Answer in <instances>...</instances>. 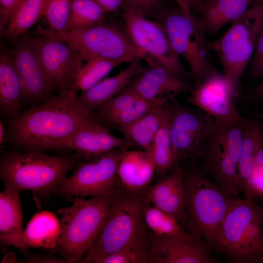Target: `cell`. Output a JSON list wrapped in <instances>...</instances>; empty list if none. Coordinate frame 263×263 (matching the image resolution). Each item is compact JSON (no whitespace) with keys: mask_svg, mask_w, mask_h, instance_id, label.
Instances as JSON below:
<instances>
[{"mask_svg":"<svg viewBox=\"0 0 263 263\" xmlns=\"http://www.w3.org/2000/svg\"><path fill=\"white\" fill-rule=\"evenodd\" d=\"M71 89L6 118V142L22 151L53 150L55 145L95 116L80 103Z\"/></svg>","mask_w":263,"mask_h":263,"instance_id":"obj_1","label":"cell"},{"mask_svg":"<svg viewBox=\"0 0 263 263\" xmlns=\"http://www.w3.org/2000/svg\"><path fill=\"white\" fill-rule=\"evenodd\" d=\"M85 161L79 154L56 156L43 151L1 150L0 177L4 186L48 199L68 173Z\"/></svg>","mask_w":263,"mask_h":263,"instance_id":"obj_2","label":"cell"},{"mask_svg":"<svg viewBox=\"0 0 263 263\" xmlns=\"http://www.w3.org/2000/svg\"><path fill=\"white\" fill-rule=\"evenodd\" d=\"M146 200L145 191L131 192L122 188L112 199L95 242L81 263H97L125 246L149 244L150 231L143 214Z\"/></svg>","mask_w":263,"mask_h":263,"instance_id":"obj_3","label":"cell"},{"mask_svg":"<svg viewBox=\"0 0 263 263\" xmlns=\"http://www.w3.org/2000/svg\"><path fill=\"white\" fill-rule=\"evenodd\" d=\"M184 218L188 232L219 252L222 225L231 199L198 168L183 169Z\"/></svg>","mask_w":263,"mask_h":263,"instance_id":"obj_4","label":"cell"},{"mask_svg":"<svg viewBox=\"0 0 263 263\" xmlns=\"http://www.w3.org/2000/svg\"><path fill=\"white\" fill-rule=\"evenodd\" d=\"M111 200L75 197L71 206L59 208L61 232L52 252L57 253L67 263H81L95 242Z\"/></svg>","mask_w":263,"mask_h":263,"instance_id":"obj_5","label":"cell"},{"mask_svg":"<svg viewBox=\"0 0 263 263\" xmlns=\"http://www.w3.org/2000/svg\"><path fill=\"white\" fill-rule=\"evenodd\" d=\"M263 24V3H260L249 8L211 44L223 75L237 94Z\"/></svg>","mask_w":263,"mask_h":263,"instance_id":"obj_6","label":"cell"},{"mask_svg":"<svg viewBox=\"0 0 263 263\" xmlns=\"http://www.w3.org/2000/svg\"><path fill=\"white\" fill-rule=\"evenodd\" d=\"M125 150H114L81 162L53 194L70 201L75 197L113 199L122 188L117 170Z\"/></svg>","mask_w":263,"mask_h":263,"instance_id":"obj_7","label":"cell"},{"mask_svg":"<svg viewBox=\"0 0 263 263\" xmlns=\"http://www.w3.org/2000/svg\"><path fill=\"white\" fill-rule=\"evenodd\" d=\"M160 14V23L173 49L186 61L195 81L214 71L208 58L210 45L198 19L180 7Z\"/></svg>","mask_w":263,"mask_h":263,"instance_id":"obj_8","label":"cell"},{"mask_svg":"<svg viewBox=\"0 0 263 263\" xmlns=\"http://www.w3.org/2000/svg\"><path fill=\"white\" fill-rule=\"evenodd\" d=\"M55 34L75 47L84 61L99 57L129 64L144 58L125 28L104 21L85 29Z\"/></svg>","mask_w":263,"mask_h":263,"instance_id":"obj_9","label":"cell"},{"mask_svg":"<svg viewBox=\"0 0 263 263\" xmlns=\"http://www.w3.org/2000/svg\"><path fill=\"white\" fill-rule=\"evenodd\" d=\"M169 129L176 167L186 161L199 160L218 126L199 108H191L170 98Z\"/></svg>","mask_w":263,"mask_h":263,"instance_id":"obj_10","label":"cell"},{"mask_svg":"<svg viewBox=\"0 0 263 263\" xmlns=\"http://www.w3.org/2000/svg\"><path fill=\"white\" fill-rule=\"evenodd\" d=\"M123 8L125 28L144 57L150 56L179 76L187 79L192 77L173 49L162 24L149 19L132 6L125 4Z\"/></svg>","mask_w":263,"mask_h":263,"instance_id":"obj_11","label":"cell"},{"mask_svg":"<svg viewBox=\"0 0 263 263\" xmlns=\"http://www.w3.org/2000/svg\"><path fill=\"white\" fill-rule=\"evenodd\" d=\"M9 53L21 82L24 104L29 108L53 96L52 80L42 62L36 38L17 40Z\"/></svg>","mask_w":263,"mask_h":263,"instance_id":"obj_12","label":"cell"},{"mask_svg":"<svg viewBox=\"0 0 263 263\" xmlns=\"http://www.w3.org/2000/svg\"><path fill=\"white\" fill-rule=\"evenodd\" d=\"M189 93L188 102L209 115L218 126L243 118L234 102L238 94L223 74L215 70L195 81Z\"/></svg>","mask_w":263,"mask_h":263,"instance_id":"obj_13","label":"cell"},{"mask_svg":"<svg viewBox=\"0 0 263 263\" xmlns=\"http://www.w3.org/2000/svg\"><path fill=\"white\" fill-rule=\"evenodd\" d=\"M36 38L39 55L57 93L75 88L77 71L84 60L73 45L50 30H38Z\"/></svg>","mask_w":263,"mask_h":263,"instance_id":"obj_14","label":"cell"},{"mask_svg":"<svg viewBox=\"0 0 263 263\" xmlns=\"http://www.w3.org/2000/svg\"><path fill=\"white\" fill-rule=\"evenodd\" d=\"M150 263H212L210 248L190 232L184 237H166L150 231Z\"/></svg>","mask_w":263,"mask_h":263,"instance_id":"obj_15","label":"cell"},{"mask_svg":"<svg viewBox=\"0 0 263 263\" xmlns=\"http://www.w3.org/2000/svg\"><path fill=\"white\" fill-rule=\"evenodd\" d=\"M147 66L137 73L127 87L136 93L141 97L153 100L177 95L189 92L192 85L187 78L179 76L158 63L149 56H146Z\"/></svg>","mask_w":263,"mask_h":263,"instance_id":"obj_16","label":"cell"},{"mask_svg":"<svg viewBox=\"0 0 263 263\" xmlns=\"http://www.w3.org/2000/svg\"><path fill=\"white\" fill-rule=\"evenodd\" d=\"M130 146L123 137L111 134L108 127L95 117L57 143L53 150H73L88 160L105 152Z\"/></svg>","mask_w":263,"mask_h":263,"instance_id":"obj_17","label":"cell"},{"mask_svg":"<svg viewBox=\"0 0 263 263\" xmlns=\"http://www.w3.org/2000/svg\"><path fill=\"white\" fill-rule=\"evenodd\" d=\"M253 202L238 198L231 199L221 228L219 252L230 263H241L246 228L262 211Z\"/></svg>","mask_w":263,"mask_h":263,"instance_id":"obj_18","label":"cell"},{"mask_svg":"<svg viewBox=\"0 0 263 263\" xmlns=\"http://www.w3.org/2000/svg\"><path fill=\"white\" fill-rule=\"evenodd\" d=\"M199 161V169L211 177L226 196L230 199L238 198L241 192L237 183V164L231 158L215 132Z\"/></svg>","mask_w":263,"mask_h":263,"instance_id":"obj_19","label":"cell"},{"mask_svg":"<svg viewBox=\"0 0 263 263\" xmlns=\"http://www.w3.org/2000/svg\"><path fill=\"white\" fill-rule=\"evenodd\" d=\"M183 174L182 167L176 166L155 184L150 185L145 191L147 200L178 222L184 218Z\"/></svg>","mask_w":263,"mask_h":263,"instance_id":"obj_20","label":"cell"},{"mask_svg":"<svg viewBox=\"0 0 263 263\" xmlns=\"http://www.w3.org/2000/svg\"><path fill=\"white\" fill-rule=\"evenodd\" d=\"M19 191L4 186L0 192V243L2 247H14L25 257L30 253L22 239L23 213Z\"/></svg>","mask_w":263,"mask_h":263,"instance_id":"obj_21","label":"cell"},{"mask_svg":"<svg viewBox=\"0 0 263 263\" xmlns=\"http://www.w3.org/2000/svg\"><path fill=\"white\" fill-rule=\"evenodd\" d=\"M154 173L155 165L149 150L124 151L117 170L121 188L131 192L145 191Z\"/></svg>","mask_w":263,"mask_h":263,"instance_id":"obj_22","label":"cell"},{"mask_svg":"<svg viewBox=\"0 0 263 263\" xmlns=\"http://www.w3.org/2000/svg\"><path fill=\"white\" fill-rule=\"evenodd\" d=\"M258 118L246 119L243 142L237 166V183L246 200L254 198L252 178L257 151L263 143V128Z\"/></svg>","mask_w":263,"mask_h":263,"instance_id":"obj_23","label":"cell"},{"mask_svg":"<svg viewBox=\"0 0 263 263\" xmlns=\"http://www.w3.org/2000/svg\"><path fill=\"white\" fill-rule=\"evenodd\" d=\"M170 98L133 122L119 128L123 137L130 148L147 150L150 147L157 132L170 113Z\"/></svg>","mask_w":263,"mask_h":263,"instance_id":"obj_24","label":"cell"},{"mask_svg":"<svg viewBox=\"0 0 263 263\" xmlns=\"http://www.w3.org/2000/svg\"><path fill=\"white\" fill-rule=\"evenodd\" d=\"M22 86L12 61L9 51L1 52L0 56V113L12 118L24 110Z\"/></svg>","mask_w":263,"mask_h":263,"instance_id":"obj_25","label":"cell"},{"mask_svg":"<svg viewBox=\"0 0 263 263\" xmlns=\"http://www.w3.org/2000/svg\"><path fill=\"white\" fill-rule=\"evenodd\" d=\"M142 68L141 60L129 63L118 74L106 77L92 87L82 91L78 96L79 101L88 111L92 113L121 91Z\"/></svg>","mask_w":263,"mask_h":263,"instance_id":"obj_26","label":"cell"},{"mask_svg":"<svg viewBox=\"0 0 263 263\" xmlns=\"http://www.w3.org/2000/svg\"><path fill=\"white\" fill-rule=\"evenodd\" d=\"M250 0H208L204 3L199 21L205 33L214 35L244 15Z\"/></svg>","mask_w":263,"mask_h":263,"instance_id":"obj_27","label":"cell"},{"mask_svg":"<svg viewBox=\"0 0 263 263\" xmlns=\"http://www.w3.org/2000/svg\"><path fill=\"white\" fill-rule=\"evenodd\" d=\"M61 232L60 222L54 213L43 210L36 212L24 229L22 239L29 248L54 249Z\"/></svg>","mask_w":263,"mask_h":263,"instance_id":"obj_28","label":"cell"},{"mask_svg":"<svg viewBox=\"0 0 263 263\" xmlns=\"http://www.w3.org/2000/svg\"><path fill=\"white\" fill-rule=\"evenodd\" d=\"M48 0H23L3 33L15 39L29 30L43 16Z\"/></svg>","mask_w":263,"mask_h":263,"instance_id":"obj_29","label":"cell"},{"mask_svg":"<svg viewBox=\"0 0 263 263\" xmlns=\"http://www.w3.org/2000/svg\"><path fill=\"white\" fill-rule=\"evenodd\" d=\"M169 118V116L157 132L148 149L153 158L155 173L159 177L165 176L176 167L172 152Z\"/></svg>","mask_w":263,"mask_h":263,"instance_id":"obj_30","label":"cell"},{"mask_svg":"<svg viewBox=\"0 0 263 263\" xmlns=\"http://www.w3.org/2000/svg\"><path fill=\"white\" fill-rule=\"evenodd\" d=\"M78 68L75 79L76 90L85 91L106 77L120 63L99 57L86 60Z\"/></svg>","mask_w":263,"mask_h":263,"instance_id":"obj_31","label":"cell"},{"mask_svg":"<svg viewBox=\"0 0 263 263\" xmlns=\"http://www.w3.org/2000/svg\"><path fill=\"white\" fill-rule=\"evenodd\" d=\"M146 203L143 210V217L147 227L151 233L166 237H184L189 233L172 216Z\"/></svg>","mask_w":263,"mask_h":263,"instance_id":"obj_32","label":"cell"},{"mask_svg":"<svg viewBox=\"0 0 263 263\" xmlns=\"http://www.w3.org/2000/svg\"><path fill=\"white\" fill-rule=\"evenodd\" d=\"M108 13L93 0H73L67 31L101 23L105 21Z\"/></svg>","mask_w":263,"mask_h":263,"instance_id":"obj_33","label":"cell"},{"mask_svg":"<svg viewBox=\"0 0 263 263\" xmlns=\"http://www.w3.org/2000/svg\"><path fill=\"white\" fill-rule=\"evenodd\" d=\"M169 99V97L164 96L148 100L140 97L130 106L109 119L104 124L108 128L117 129L127 126Z\"/></svg>","mask_w":263,"mask_h":263,"instance_id":"obj_34","label":"cell"},{"mask_svg":"<svg viewBox=\"0 0 263 263\" xmlns=\"http://www.w3.org/2000/svg\"><path fill=\"white\" fill-rule=\"evenodd\" d=\"M246 122V119L243 117L230 124L218 126L215 131L216 135L237 166L242 148Z\"/></svg>","mask_w":263,"mask_h":263,"instance_id":"obj_35","label":"cell"},{"mask_svg":"<svg viewBox=\"0 0 263 263\" xmlns=\"http://www.w3.org/2000/svg\"><path fill=\"white\" fill-rule=\"evenodd\" d=\"M140 96L126 86L109 100L94 109L92 113L103 124L109 119L134 103Z\"/></svg>","mask_w":263,"mask_h":263,"instance_id":"obj_36","label":"cell"},{"mask_svg":"<svg viewBox=\"0 0 263 263\" xmlns=\"http://www.w3.org/2000/svg\"><path fill=\"white\" fill-rule=\"evenodd\" d=\"M73 0H48L43 17L50 30L56 34L67 31Z\"/></svg>","mask_w":263,"mask_h":263,"instance_id":"obj_37","label":"cell"},{"mask_svg":"<svg viewBox=\"0 0 263 263\" xmlns=\"http://www.w3.org/2000/svg\"><path fill=\"white\" fill-rule=\"evenodd\" d=\"M150 263L149 244H133L125 246L106 255L97 263Z\"/></svg>","mask_w":263,"mask_h":263,"instance_id":"obj_38","label":"cell"},{"mask_svg":"<svg viewBox=\"0 0 263 263\" xmlns=\"http://www.w3.org/2000/svg\"><path fill=\"white\" fill-rule=\"evenodd\" d=\"M251 67V72L254 77L263 78V24L257 37Z\"/></svg>","mask_w":263,"mask_h":263,"instance_id":"obj_39","label":"cell"},{"mask_svg":"<svg viewBox=\"0 0 263 263\" xmlns=\"http://www.w3.org/2000/svg\"><path fill=\"white\" fill-rule=\"evenodd\" d=\"M23 0H0V30L3 34Z\"/></svg>","mask_w":263,"mask_h":263,"instance_id":"obj_40","label":"cell"},{"mask_svg":"<svg viewBox=\"0 0 263 263\" xmlns=\"http://www.w3.org/2000/svg\"><path fill=\"white\" fill-rule=\"evenodd\" d=\"M125 3L137 9L146 15L159 9L162 0H124Z\"/></svg>","mask_w":263,"mask_h":263,"instance_id":"obj_41","label":"cell"},{"mask_svg":"<svg viewBox=\"0 0 263 263\" xmlns=\"http://www.w3.org/2000/svg\"><path fill=\"white\" fill-rule=\"evenodd\" d=\"M252 187L254 198L257 195L263 197V163H255Z\"/></svg>","mask_w":263,"mask_h":263,"instance_id":"obj_42","label":"cell"},{"mask_svg":"<svg viewBox=\"0 0 263 263\" xmlns=\"http://www.w3.org/2000/svg\"><path fill=\"white\" fill-rule=\"evenodd\" d=\"M18 263H67L63 258H57L50 255H42L30 254L25 259L19 260Z\"/></svg>","mask_w":263,"mask_h":263,"instance_id":"obj_43","label":"cell"},{"mask_svg":"<svg viewBox=\"0 0 263 263\" xmlns=\"http://www.w3.org/2000/svg\"><path fill=\"white\" fill-rule=\"evenodd\" d=\"M179 7L184 12L193 15V12L201 14L204 3L202 0H176Z\"/></svg>","mask_w":263,"mask_h":263,"instance_id":"obj_44","label":"cell"},{"mask_svg":"<svg viewBox=\"0 0 263 263\" xmlns=\"http://www.w3.org/2000/svg\"><path fill=\"white\" fill-rule=\"evenodd\" d=\"M107 13L115 12L123 8L124 0H93Z\"/></svg>","mask_w":263,"mask_h":263,"instance_id":"obj_45","label":"cell"},{"mask_svg":"<svg viewBox=\"0 0 263 263\" xmlns=\"http://www.w3.org/2000/svg\"><path fill=\"white\" fill-rule=\"evenodd\" d=\"M253 96L257 100H263V78L254 87L253 91Z\"/></svg>","mask_w":263,"mask_h":263,"instance_id":"obj_46","label":"cell"},{"mask_svg":"<svg viewBox=\"0 0 263 263\" xmlns=\"http://www.w3.org/2000/svg\"><path fill=\"white\" fill-rule=\"evenodd\" d=\"M5 142H6V129L4 124L1 121L0 122V145L1 148Z\"/></svg>","mask_w":263,"mask_h":263,"instance_id":"obj_47","label":"cell"},{"mask_svg":"<svg viewBox=\"0 0 263 263\" xmlns=\"http://www.w3.org/2000/svg\"><path fill=\"white\" fill-rule=\"evenodd\" d=\"M18 261L13 253L8 252L5 255L1 263H18Z\"/></svg>","mask_w":263,"mask_h":263,"instance_id":"obj_48","label":"cell"},{"mask_svg":"<svg viewBox=\"0 0 263 263\" xmlns=\"http://www.w3.org/2000/svg\"><path fill=\"white\" fill-rule=\"evenodd\" d=\"M258 118L260 120L263 119V107L259 114Z\"/></svg>","mask_w":263,"mask_h":263,"instance_id":"obj_49","label":"cell"},{"mask_svg":"<svg viewBox=\"0 0 263 263\" xmlns=\"http://www.w3.org/2000/svg\"><path fill=\"white\" fill-rule=\"evenodd\" d=\"M262 225L263 226V217Z\"/></svg>","mask_w":263,"mask_h":263,"instance_id":"obj_50","label":"cell"}]
</instances>
